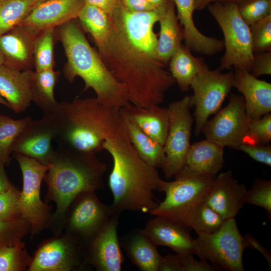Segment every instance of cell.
I'll return each instance as SVG.
<instances>
[{"mask_svg": "<svg viewBox=\"0 0 271 271\" xmlns=\"http://www.w3.org/2000/svg\"><path fill=\"white\" fill-rule=\"evenodd\" d=\"M166 6L152 11L135 12L120 1L109 16V35L97 47L108 69L125 87L129 102L137 106L160 105L175 83L158 59V38L154 31Z\"/></svg>", "mask_w": 271, "mask_h": 271, "instance_id": "1", "label": "cell"}, {"mask_svg": "<svg viewBox=\"0 0 271 271\" xmlns=\"http://www.w3.org/2000/svg\"><path fill=\"white\" fill-rule=\"evenodd\" d=\"M103 150L113 160L108 184L115 211L151 212L158 205L154 191L162 180L157 168L146 163L139 155L121 123L106 138Z\"/></svg>", "mask_w": 271, "mask_h": 271, "instance_id": "2", "label": "cell"}, {"mask_svg": "<svg viewBox=\"0 0 271 271\" xmlns=\"http://www.w3.org/2000/svg\"><path fill=\"white\" fill-rule=\"evenodd\" d=\"M47 166L43 179L48 188L45 202L56 205L49 228L58 235L63 231L65 215L73 200L83 192L104 188L106 166L96 155L58 148Z\"/></svg>", "mask_w": 271, "mask_h": 271, "instance_id": "3", "label": "cell"}, {"mask_svg": "<svg viewBox=\"0 0 271 271\" xmlns=\"http://www.w3.org/2000/svg\"><path fill=\"white\" fill-rule=\"evenodd\" d=\"M53 116L58 148L95 155L103 150L106 138L121 121L120 109L96 97L59 103Z\"/></svg>", "mask_w": 271, "mask_h": 271, "instance_id": "4", "label": "cell"}, {"mask_svg": "<svg viewBox=\"0 0 271 271\" xmlns=\"http://www.w3.org/2000/svg\"><path fill=\"white\" fill-rule=\"evenodd\" d=\"M67 58L64 67L66 79L72 83L79 77L84 91L91 88L102 104L121 109L130 102L126 90L108 69L98 52L89 44L81 27L72 20L55 28Z\"/></svg>", "mask_w": 271, "mask_h": 271, "instance_id": "5", "label": "cell"}, {"mask_svg": "<svg viewBox=\"0 0 271 271\" xmlns=\"http://www.w3.org/2000/svg\"><path fill=\"white\" fill-rule=\"evenodd\" d=\"M174 177L173 181L162 179L160 182L158 191L165 192V197L150 214L167 218L185 227L188 215L204 201L215 176L196 174L183 168Z\"/></svg>", "mask_w": 271, "mask_h": 271, "instance_id": "6", "label": "cell"}, {"mask_svg": "<svg viewBox=\"0 0 271 271\" xmlns=\"http://www.w3.org/2000/svg\"><path fill=\"white\" fill-rule=\"evenodd\" d=\"M224 36L225 52L219 69L232 66L251 72L253 60L249 26L241 17L237 5L216 1L207 6Z\"/></svg>", "mask_w": 271, "mask_h": 271, "instance_id": "7", "label": "cell"}, {"mask_svg": "<svg viewBox=\"0 0 271 271\" xmlns=\"http://www.w3.org/2000/svg\"><path fill=\"white\" fill-rule=\"evenodd\" d=\"M197 235L194 239L195 254L200 259L208 262L214 270H244L242 255L246 248L235 218L225 220L222 226L213 233Z\"/></svg>", "mask_w": 271, "mask_h": 271, "instance_id": "8", "label": "cell"}, {"mask_svg": "<svg viewBox=\"0 0 271 271\" xmlns=\"http://www.w3.org/2000/svg\"><path fill=\"white\" fill-rule=\"evenodd\" d=\"M23 176V188L19 198L20 217L29 222L31 236L49 228L52 206L42 201L41 185L48 169L31 158L14 153Z\"/></svg>", "mask_w": 271, "mask_h": 271, "instance_id": "9", "label": "cell"}, {"mask_svg": "<svg viewBox=\"0 0 271 271\" xmlns=\"http://www.w3.org/2000/svg\"><path fill=\"white\" fill-rule=\"evenodd\" d=\"M111 205L100 201L95 191L78 194L69 206L64 219L63 230L85 247L99 233L115 212Z\"/></svg>", "mask_w": 271, "mask_h": 271, "instance_id": "10", "label": "cell"}, {"mask_svg": "<svg viewBox=\"0 0 271 271\" xmlns=\"http://www.w3.org/2000/svg\"><path fill=\"white\" fill-rule=\"evenodd\" d=\"M191 96L171 102L167 107L169 126L164 145L166 155L162 168L167 179L174 177L185 166L190 144L193 119L190 112Z\"/></svg>", "mask_w": 271, "mask_h": 271, "instance_id": "11", "label": "cell"}, {"mask_svg": "<svg viewBox=\"0 0 271 271\" xmlns=\"http://www.w3.org/2000/svg\"><path fill=\"white\" fill-rule=\"evenodd\" d=\"M85 248L73 237L54 235L38 246L28 271H80L87 269Z\"/></svg>", "mask_w": 271, "mask_h": 271, "instance_id": "12", "label": "cell"}, {"mask_svg": "<svg viewBox=\"0 0 271 271\" xmlns=\"http://www.w3.org/2000/svg\"><path fill=\"white\" fill-rule=\"evenodd\" d=\"M233 72L222 73L218 69L204 70L193 80L190 88L192 106H195V134L198 136L209 117L215 113L233 87Z\"/></svg>", "mask_w": 271, "mask_h": 271, "instance_id": "13", "label": "cell"}, {"mask_svg": "<svg viewBox=\"0 0 271 271\" xmlns=\"http://www.w3.org/2000/svg\"><path fill=\"white\" fill-rule=\"evenodd\" d=\"M249 120L242 96L231 94L227 105L206 122L202 133L224 148L236 149L244 143Z\"/></svg>", "mask_w": 271, "mask_h": 271, "instance_id": "14", "label": "cell"}, {"mask_svg": "<svg viewBox=\"0 0 271 271\" xmlns=\"http://www.w3.org/2000/svg\"><path fill=\"white\" fill-rule=\"evenodd\" d=\"M120 213L115 212L97 236L85 246L87 263L97 271H120L124 257L117 234Z\"/></svg>", "mask_w": 271, "mask_h": 271, "instance_id": "15", "label": "cell"}, {"mask_svg": "<svg viewBox=\"0 0 271 271\" xmlns=\"http://www.w3.org/2000/svg\"><path fill=\"white\" fill-rule=\"evenodd\" d=\"M55 136L53 113L44 114L41 119H33L25 127L13 146V152L47 166L54 152L52 142Z\"/></svg>", "mask_w": 271, "mask_h": 271, "instance_id": "16", "label": "cell"}, {"mask_svg": "<svg viewBox=\"0 0 271 271\" xmlns=\"http://www.w3.org/2000/svg\"><path fill=\"white\" fill-rule=\"evenodd\" d=\"M246 191L245 185L228 170L215 177L204 202L224 220L235 218L245 203Z\"/></svg>", "mask_w": 271, "mask_h": 271, "instance_id": "17", "label": "cell"}, {"mask_svg": "<svg viewBox=\"0 0 271 271\" xmlns=\"http://www.w3.org/2000/svg\"><path fill=\"white\" fill-rule=\"evenodd\" d=\"M84 0H47L34 6L21 24L37 32L56 28L77 19Z\"/></svg>", "mask_w": 271, "mask_h": 271, "instance_id": "18", "label": "cell"}, {"mask_svg": "<svg viewBox=\"0 0 271 271\" xmlns=\"http://www.w3.org/2000/svg\"><path fill=\"white\" fill-rule=\"evenodd\" d=\"M38 34L33 28L20 24L0 36V50L5 64L24 71L34 66L33 49Z\"/></svg>", "mask_w": 271, "mask_h": 271, "instance_id": "19", "label": "cell"}, {"mask_svg": "<svg viewBox=\"0 0 271 271\" xmlns=\"http://www.w3.org/2000/svg\"><path fill=\"white\" fill-rule=\"evenodd\" d=\"M155 216L143 229L155 244L168 247L180 255L195 254L194 238L188 228L167 218Z\"/></svg>", "mask_w": 271, "mask_h": 271, "instance_id": "20", "label": "cell"}, {"mask_svg": "<svg viewBox=\"0 0 271 271\" xmlns=\"http://www.w3.org/2000/svg\"><path fill=\"white\" fill-rule=\"evenodd\" d=\"M233 87L242 94L250 119L258 118L271 111V84L258 79L249 71L235 68Z\"/></svg>", "mask_w": 271, "mask_h": 271, "instance_id": "21", "label": "cell"}, {"mask_svg": "<svg viewBox=\"0 0 271 271\" xmlns=\"http://www.w3.org/2000/svg\"><path fill=\"white\" fill-rule=\"evenodd\" d=\"M31 72L5 64L0 66V95L17 113L23 112L32 101Z\"/></svg>", "mask_w": 271, "mask_h": 271, "instance_id": "22", "label": "cell"}, {"mask_svg": "<svg viewBox=\"0 0 271 271\" xmlns=\"http://www.w3.org/2000/svg\"><path fill=\"white\" fill-rule=\"evenodd\" d=\"M120 112L147 134L164 145L169 126L167 108L162 107L160 105L140 107L129 103L120 109Z\"/></svg>", "mask_w": 271, "mask_h": 271, "instance_id": "23", "label": "cell"}, {"mask_svg": "<svg viewBox=\"0 0 271 271\" xmlns=\"http://www.w3.org/2000/svg\"><path fill=\"white\" fill-rule=\"evenodd\" d=\"M130 261L141 270L158 271L162 256L143 229H133L119 239Z\"/></svg>", "mask_w": 271, "mask_h": 271, "instance_id": "24", "label": "cell"}, {"mask_svg": "<svg viewBox=\"0 0 271 271\" xmlns=\"http://www.w3.org/2000/svg\"><path fill=\"white\" fill-rule=\"evenodd\" d=\"M224 148L206 139L191 144L183 168L196 174L216 176L224 165Z\"/></svg>", "mask_w": 271, "mask_h": 271, "instance_id": "25", "label": "cell"}, {"mask_svg": "<svg viewBox=\"0 0 271 271\" xmlns=\"http://www.w3.org/2000/svg\"><path fill=\"white\" fill-rule=\"evenodd\" d=\"M159 22L160 29L157 53L159 61L165 65L184 39L183 29L179 23L175 6L172 0L168 1Z\"/></svg>", "mask_w": 271, "mask_h": 271, "instance_id": "26", "label": "cell"}, {"mask_svg": "<svg viewBox=\"0 0 271 271\" xmlns=\"http://www.w3.org/2000/svg\"><path fill=\"white\" fill-rule=\"evenodd\" d=\"M169 63L170 73L183 92L190 89L191 84L197 75L209 69L204 59L193 56L186 45L180 46Z\"/></svg>", "mask_w": 271, "mask_h": 271, "instance_id": "27", "label": "cell"}, {"mask_svg": "<svg viewBox=\"0 0 271 271\" xmlns=\"http://www.w3.org/2000/svg\"><path fill=\"white\" fill-rule=\"evenodd\" d=\"M120 114L125 132L140 157L149 165L157 169L162 168L166 159L164 146L147 134L125 116Z\"/></svg>", "mask_w": 271, "mask_h": 271, "instance_id": "28", "label": "cell"}, {"mask_svg": "<svg viewBox=\"0 0 271 271\" xmlns=\"http://www.w3.org/2000/svg\"><path fill=\"white\" fill-rule=\"evenodd\" d=\"M60 72L54 69L37 72L32 71L31 91L32 101L44 114L53 113L59 103L54 97V88Z\"/></svg>", "mask_w": 271, "mask_h": 271, "instance_id": "29", "label": "cell"}, {"mask_svg": "<svg viewBox=\"0 0 271 271\" xmlns=\"http://www.w3.org/2000/svg\"><path fill=\"white\" fill-rule=\"evenodd\" d=\"M77 19L81 28L92 36L97 47L106 40L110 32L111 24L109 17L103 10L85 3Z\"/></svg>", "mask_w": 271, "mask_h": 271, "instance_id": "30", "label": "cell"}, {"mask_svg": "<svg viewBox=\"0 0 271 271\" xmlns=\"http://www.w3.org/2000/svg\"><path fill=\"white\" fill-rule=\"evenodd\" d=\"M32 120L31 116L15 119L7 115L0 114V162L5 165L9 164L15 142Z\"/></svg>", "mask_w": 271, "mask_h": 271, "instance_id": "31", "label": "cell"}, {"mask_svg": "<svg viewBox=\"0 0 271 271\" xmlns=\"http://www.w3.org/2000/svg\"><path fill=\"white\" fill-rule=\"evenodd\" d=\"M225 220L204 201L198 204L188 215L185 226L194 230L197 234L211 233L217 231Z\"/></svg>", "mask_w": 271, "mask_h": 271, "instance_id": "32", "label": "cell"}, {"mask_svg": "<svg viewBox=\"0 0 271 271\" xmlns=\"http://www.w3.org/2000/svg\"><path fill=\"white\" fill-rule=\"evenodd\" d=\"M35 0H0V36L21 24Z\"/></svg>", "mask_w": 271, "mask_h": 271, "instance_id": "33", "label": "cell"}, {"mask_svg": "<svg viewBox=\"0 0 271 271\" xmlns=\"http://www.w3.org/2000/svg\"><path fill=\"white\" fill-rule=\"evenodd\" d=\"M55 28L38 32L33 49V64L37 72L54 69Z\"/></svg>", "mask_w": 271, "mask_h": 271, "instance_id": "34", "label": "cell"}, {"mask_svg": "<svg viewBox=\"0 0 271 271\" xmlns=\"http://www.w3.org/2000/svg\"><path fill=\"white\" fill-rule=\"evenodd\" d=\"M32 259L22 240L0 247V271L28 270Z\"/></svg>", "mask_w": 271, "mask_h": 271, "instance_id": "35", "label": "cell"}, {"mask_svg": "<svg viewBox=\"0 0 271 271\" xmlns=\"http://www.w3.org/2000/svg\"><path fill=\"white\" fill-rule=\"evenodd\" d=\"M30 232V224L22 218L0 219V247L17 243Z\"/></svg>", "mask_w": 271, "mask_h": 271, "instance_id": "36", "label": "cell"}, {"mask_svg": "<svg viewBox=\"0 0 271 271\" xmlns=\"http://www.w3.org/2000/svg\"><path fill=\"white\" fill-rule=\"evenodd\" d=\"M244 203L259 206L264 209L268 219L271 217V180L255 179L249 190L247 189Z\"/></svg>", "mask_w": 271, "mask_h": 271, "instance_id": "37", "label": "cell"}, {"mask_svg": "<svg viewBox=\"0 0 271 271\" xmlns=\"http://www.w3.org/2000/svg\"><path fill=\"white\" fill-rule=\"evenodd\" d=\"M271 141V114L250 119L243 144H268Z\"/></svg>", "mask_w": 271, "mask_h": 271, "instance_id": "38", "label": "cell"}, {"mask_svg": "<svg viewBox=\"0 0 271 271\" xmlns=\"http://www.w3.org/2000/svg\"><path fill=\"white\" fill-rule=\"evenodd\" d=\"M236 5L239 15L249 26L271 14V0H242Z\"/></svg>", "mask_w": 271, "mask_h": 271, "instance_id": "39", "label": "cell"}, {"mask_svg": "<svg viewBox=\"0 0 271 271\" xmlns=\"http://www.w3.org/2000/svg\"><path fill=\"white\" fill-rule=\"evenodd\" d=\"M254 53L271 51V14L249 26Z\"/></svg>", "mask_w": 271, "mask_h": 271, "instance_id": "40", "label": "cell"}, {"mask_svg": "<svg viewBox=\"0 0 271 271\" xmlns=\"http://www.w3.org/2000/svg\"><path fill=\"white\" fill-rule=\"evenodd\" d=\"M20 190L12 185L0 192V219L14 220L21 218L19 209Z\"/></svg>", "mask_w": 271, "mask_h": 271, "instance_id": "41", "label": "cell"}, {"mask_svg": "<svg viewBox=\"0 0 271 271\" xmlns=\"http://www.w3.org/2000/svg\"><path fill=\"white\" fill-rule=\"evenodd\" d=\"M177 11V18L184 33L191 34L196 30L193 13L195 9L194 0H172Z\"/></svg>", "mask_w": 271, "mask_h": 271, "instance_id": "42", "label": "cell"}, {"mask_svg": "<svg viewBox=\"0 0 271 271\" xmlns=\"http://www.w3.org/2000/svg\"><path fill=\"white\" fill-rule=\"evenodd\" d=\"M260 163L271 166V146L268 144H242L236 148Z\"/></svg>", "mask_w": 271, "mask_h": 271, "instance_id": "43", "label": "cell"}, {"mask_svg": "<svg viewBox=\"0 0 271 271\" xmlns=\"http://www.w3.org/2000/svg\"><path fill=\"white\" fill-rule=\"evenodd\" d=\"M250 73L255 77L271 74V51L253 53Z\"/></svg>", "mask_w": 271, "mask_h": 271, "instance_id": "44", "label": "cell"}, {"mask_svg": "<svg viewBox=\"0 0 271 271\" xmlns=\"http://www.w3.org/2000/svg\"><path fill=\"white\" fill-rule=\"evenodd\" d=\"M179 255L180 271H214L208 262L201 259L198 260L193 254Z\"/></svg>", "mask_w": 271, "mask_h": 271, "instance_id": "45", "label": "cell"}, {"mask_svg": "<svg viewBox=\"0 0 271 271\" xmlns=\"http://www.w3.org/2000/svg\"><path fill=\"white\" fill-rule=\"evenodd\" d=\"M243 237L246 248H251L259 251L266 259L270 269L271 252L270 250L264 248L250 233H247Z\"/></svg>", "mask_w": 271, "mask_h": 271, "instance_id": "46", "label": "cell"}, {"mask_svg": "<svg viewBox=\"0 0 271 271\" xmlns=\"http://www.w3.org/2000/svg\"><path fill=\"white\" fill-rule=\"evenodd\" d=\"M158 271H180L179 255L169 254L162 256Z\"/></svg>", "mask_w": 271, "mask_h": 271, "instance_id": "47", "label": "cell"}, {"mask_svg": "<svg viewBox=\"0 0 271 271\" xmlns=\"http://www.w3.org/2000/svg\"><path fill=\"white\" fill-rule=\"evenodd\" d=\"M128 10L135 12H146L157 10L147 0H120Z\"/></svg>", "mask_w": 271, "mask_h": 271, "instance_id": "48", "label": "cell"}, {"mask_svg": "<svg viewBox=\"0 0 271 271\" xmlns=\"http://www.w3.org/2000/svg\"><path fill=\"white\" fill-rule=\"evenodd\" d=\"M85 3L90 4L105 12L108 16H110L116 8L117 7L120 0H84Z\"/></svg>", "mask_w": 271, "mask_h": 271, "instance_id": "49", "label": "cell"}, {"mask_svg": "<svg viewBox=\"0 0 271 271\" xmlns=\"http://www.w3.org/2000/svg\"><path fill=\"white\" fill-rule=\"evenodd\" d=\"M4 167L5 165L0 162V192L8 189L13 185L8 178Z\"/></svg>", "mask_w": 271, "mask_h": 271, "instance_id": "50", "label": "cell"}, {"mask_svg": "<svg viewBox=\"0 0 271 271\" xmlns=\"http://www.w3.org/2000/svg\"><path fill=\"white\" fill-rule=\"evenodd\" d=\"M216 0H194L195 10H202Z\"/></svg>", "mask_w": 271, "mask_h": 271, "instance_id": "51", "label": "cell"}, {"mask_svg": "<svg viewBox=\"0 0 271 271\" xmlns=\"http://www.w3.org/2000/svg\"><path fill=\"white\" fill-rule=\"evenodd\" d=\"M156 9L166 6L169 0H147Z\"/></svg>", "mask_w": 271, "mask_h": 271, "instance_id": "52", "label": "cell"}, {"mask_svg": "<svg viewBox=\"0 0 271 271\" xmlns=\"http://www.w3.org/2000/svg\"><path fill=\"white\" fill-rule=\"evenodd\" d=\"M0 104H2L8 108L11 109L10 105L3 97L0 95Z\"/></svg>", "mask_w": 271, "mask_h": 271, "instance_id": "53", "label": "cell"}, {"mask_svg": "<svg viewBox=\"0 0 271 271\" xmlns=\"http://www.w3.org/2000/svg\"><path fill=\"white\" fill-rule=\"evenodd\" d=\"M216 1H218L221 2L233 3H235L237 4L238 3L242 1V0H216Z\"/></svg>", "mask_w": 271, "mask_h": 271, "instance_id": "54", "label": "cell"}, {"mask_svg": "<svg viewBox=\"0 0 271 271\" xmlns=\"http://www.w3.org/2000/svg\"><path fill=\"white\" fill-rule=\"evenodd\" d=\"M4 63V58L0 50V66Z\"/></svg>", "mask_w": 271, "mask_h": 271, "instance_id": "55", "label": "cell"}, {"mask_svg": "<svg viewBox=\"0 0 271 271\" xmlns=\"http://www.w3.org/2000/svg\"><path fill=\"white\" fill-rule=\"evenodd\" d=\"M47 0H35V6Z\"/></svg>", "mask_w": 271, "mask_h": 271, "instance_id": "56", "label": "cell"}]
</instances>
